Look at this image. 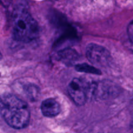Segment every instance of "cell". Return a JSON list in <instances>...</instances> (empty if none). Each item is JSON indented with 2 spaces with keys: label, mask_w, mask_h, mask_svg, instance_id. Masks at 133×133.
<instances>
[{
  "label": "cell",
  "mask_w": 133,
  "mask_h": 133,
  "mask_svg": "<svg viewBox=\"0 0 133 133\" xmlns=\"http://www.w3.org/2000/svg\"><path fill=\"white\" fill-rule=\"evenodd\" d=\"M75 69L80 72H85L91 74H101V71L97 68L91 66L87 64H80L75 66Z\"/></svg>",
  "instance_id": "7"
},
{
  "label": "cell",
  "mask_w": 133,
  "mask_h": 133,
  "mask_svg": "<svg viewBox=\"0 0 133 133\" xmlns=\"http://www.w3.org/2000/svg\"><path fill=\"white\" fill-rule=\"evenodd\" d=\"M41 110L44 116L52 118L59 114L61 112V105L55 99H47L42 103Z\"/></svg>",
  "instance_id": "5"
},
{
  "label": "cell",
  "mask_w": 133,
  "mask_h": 133,
  "mask_svg": "<svg viewBox=\"0 0 133 133\" xmlns=\"http://www.w3.org/2000/svg\"><path fill=\"white\" fill-rule=\"evenodd\" d=\"M58 57L62 61L66 62H74L78 58V54L74 49H66L60 51L58 53Z\"/></svg>",
  "instance_id": "6"
},
{
  "label": "cell",
  "mask_w": 133,
  "mask_h": 133,
  "mask_svg": "<svg viewBox=\"0 0 133 133\" xmlns=\"http://www.w3.org/2000/svg\"><path fill=\"white\" fill-rule=\"evenodd\" d=\"M13 36L16 40L29 42L39 35L37 22L24 4H19L14 10L12 19Z\"/></svg>",
  "instance_id": "2"
},
{
  "label": "cell",
  "mask_w": 133,
  "mask_h": 133,
  "mask_svg": "<svg viewBox=\"0 0 133 133\" xmlns=\"http://www.w3.org/2000/svg\"><path fill=\"white\" fill-rule=\"evenodd\" d=\"M27 92L31 96H35L36 93H37L38 91L36 90V88L35 86L29 85L27 88Z\"/></svg>",
  "instance_id": "9"
},
{
  "label": "cell",
  "mask_w": 133,
  "mask_h": 133,
  "mask_svg": "<svg viewBox=\"0 0 133 133\" xmlns=\"http://www.w3.org/2000/svg\"><path fill=\"white\" fill-rule=\"evenodd\" d=\"M127 33H128L130 40L133 44V21L129 24L128 27H127Z\"/></svg>",
  "instance_id": "8"
},
{
  "label": "cell",
  "mask_w": 133,
  "mask_h": 133,
  "mask_svg": "<svg viewBox=\"0 0 133 133\" xmlns=\"http://www.w3.org/2000/svg\"><path fill=\"white\" fill-rule=\"evenodd\" d=\"M87 57L92 64L105 66L110 62V55L104 47L96 44H90L87 47Z\"/></svg>",
  "instance_id": "3"
},
{
  "label": "cell",
  "mask_w": 133,
  "mask_h": 133,
  "mask_svg": "<svg viewBox=\"0 0 133 133\" xmlns=\"http://www.w3.org/2000/svg\"><path fill=\"white\" fill-rule=\"evenodd\" d=\"M130 110H131V114H132L133 116V99L131 102V104H130Z\"/></svg>",
  "instance_id": "10"
},
{
  "label": "cell",
  "mask_w": 133,
  "mask_h": 133,
  "mask_svg": "<svg viewBox=\"0 0 133 133\" xmlns=\"http://www.w3.org/2000/svg\"><path fill=\"white\" fill-rule=\"evenodd\" d=\"M0 114L11 127L21 129L27 127L30 121V111L25 101L12 94L0 97Z\"/></svg>",
  "instance_id": "1"
},
{
  "label": "cell",
  "mask_w": 133,
  "mask_h": 133,
  "mask_svg": "<svg viewBox=\"0 0 133 133\" xmlns=\"http://www.w3.org/2000/svg\"><path fill=\"white\" fill-rule=\"evenodd\" d=\"M68 94L76 105L82 106L87 100V93L84 86L81 80L74 78L68 87Z\"/></svg>",
  "instance_id": "4"
},
{
  "label": "cell",
  "mask_w": 133,
  "mask_h": 133,
  "mask_svg": "<svg viewBox=\"0 0 133 133\" xmlns=\"http://www.w3.org/2000/svg\"><path fill=\"white\" fill-rule=\"evenodd\" d=\"M1 58H2V55H1V53H0V59H1Z\"/></svg>",
  "instance_id": "11"
}]
</instances>
